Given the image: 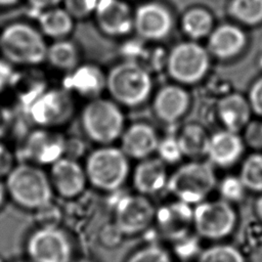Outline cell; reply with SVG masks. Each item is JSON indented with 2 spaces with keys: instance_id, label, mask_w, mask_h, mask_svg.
<instances>
[{
  "instance_id": "1",
  "label": "cell",
  "mask_w": 262,
  "mask_h": 262,
  "mask_svg": "<svg viewBox=\"0 0 262 262\" xmlns=\"http://www.w3.org/2000/svg\"><path fill=\"white\" fill-rule=\"evenodd\" d=\"M152 79L141 64L125 60L114 66L106 74V91L119 105L134 107L150 96Z\"/></svg>"
},
{
  "instance_id": "2",
  "label": "cell",
  "mask_w": 262,
  "mask_h": 262,
  "mask_svg": "<svg viewBox=\"0 0 262 262\" xmlns=\"http://www.w3.org/2000/svg\"><path fill=\"white\" fill-rule=\"evenodd\" d=\"M47 48L44 35L29 23H11L0 33V52L11 63L39 64L46 60Z\"/></svg>"
},
{
  "instance_id": "3",
  "label": "cell",
  "mask_w": 262,
  "mask_h": 262,
  "mask_svg": "<svg viewBox=\"0 0 262 262\" xmlns=\"http://www.w3.org/2000/svg\"><path fill=\"white\" fill-rule=\"evenodd\" d=\"M81 126L85 135L100 145H110L120 139L125 130V115L113 99H89L81 112Z\"/></svg>"
},
{
  "instance_id": "4",
  "label": "cell",
  "mask_w": 262,
  "mask_h": 262,
  "mask_svg": "<svg viewBox=\"0 0 262 262\" xmlns=\"http://www.w3.org/2000/svg\"><path fill=\"white\" fill-rule=\"evenodd\" d=\"M5 187L13 202L25 209L41 210L51 202V181L40 168L31 164H19L12 168Z\"/></svg>"
},
{
  "instance_id": "5",
  "label": "cell",
  "mask_w": 262,
  "mask_h": 262,
  "mask_svg": "<svg viewBox=\"0 0 262 262\" xmlns=\"http://www.w3.org/2000/svg\"><path fill=\"white\" fill-rule=\"evenodd\" d=\"M211 66V55L207 47L196 41L180 42L167 55L166 69L170 78L180 85H193L202 81Z\"/></svg>"
},
{
  "instance_id": "6",
  "label": "cell",
  "mask_w": 262,
  "mask_h": 262,
  "mask_svg": "<svg viewBox=\"0 0 262 262\" xmlns=\"http://www.w3.org/2000/svg\"><path fill=\"white\" fill-rule=\"evenodd\" d=\"M129 172L128 157L120 147L101 145L90 152L86 160L85 173L89 182L102 190L118 189Z\"/></svg>"
},
{
  "instance_id": "7",
  "label": "cell",
  "mask_w": 262,
  "mask_h": 262,
  "mask_svg": "<svg viewBox=\"0 0 262 262\" xmlns=\"http://www.w3.org/2000/svg\"><path fill=\"white\" fill-rule=\"evenodd\" d=\"M216 184V176L210 163L193 161L180 166L167 180V188L179 201L201 203Z\"/></svg>"
},
{
  "instance_id": "8",
  "label": "cell",
  "mask_w": 262,
  "mask_h": 262,
  "mask_svg": "<svg viewBox=\"0 0 262 262\" xmlns=\"http://www.w3.org/2000/svg\"><path fill=\"white\" fill-rule=\"evenodd\" d=\"M75 112L72 93L66 88H53L34 97L29 105L31 120L43 127H57L68 123Z\"/></svg>"
},
{
  "instance_id": "9",
  "label": "cell",
  "mask_w": 262,
  "mask_h": 262,
  "mask_svg": "<svg viewBox=\"0 0 262 262\" xmlns=\"http://www.w3.org/2000/svg\"><path fill=\"white\" fill-rule=\"evenodd\" d=\"M236 221L234 209L225 200L201 202L193 210L192 225L199 235L209 239L227 236Z\"/></svg>"
},
{
  "instance_id": "10",
  "label": "cell",
  "mask_w": 262,
  "mask_h": 262,
  "mask_svg": "<svg viewBox=\"0 0 262 262\" xmlns=\"http://www.w3.org/2000/svg\"><path fill=\"white\" fill-rule=\"evenodd\" d=\"M27 253L33 262H70L72 249L67 235L48 225L36 229L29 236Z\"/></svg>"
},
{
  "instance_id": "11",
  "label": "cell",
  "mask_w": 262,
  "mask_h": 262,
  "mask_svg": "<svg viewBox=\"0 0 262 262\" xmlns=\"http://www.w3.org/2000/svg\"><path fill=\"white\" fill-rule=\"evenodd\" d=\"M174 19L171 11L159 2L140 4L133 12V31L146 41H161L172 32Z\"/></svg>"
},
{
  "instance_id": "12",
  "label": "cell",
  "mask_w": 262,
  "mask_h": 262,
  "mask_svg": "<svg viewBox=\"0 0 262 262\" xmlns=\"http://www.w3.org/2000/svg\"><path fill=\"white\" fill-rule=\"evenodd\" d=\"M155 215L154 206L143 194L127 195L117 204L116 225L123 233H138L150 224Z\"/></svg>"
},
{
  "instance_id": "13",
  "label": "cell",
  "mask_w": 262,
  "mask_h": 262,
  "mask_svg": "<svg viewBox=\"0 0 262 262\" xmlns=\"http://www.w3.org/2000/svg\"><path fill=\"white\" fill-rule=\"evenodd\" d=\"M94 17L99 30L110 37H124L133 31V12L123 0H98Z\"/></svg>"
},
{
  "instance_id": "14",
  "label": "cell",
  "mask_w": 262,
  "mask_h": 262,
  "mask_svg": "<svg viewBox=\"0 0 262 262\" xmlns=\"http://www.w3.org/2000/svg\"><path fill=\"white\" fill-rule=\"evenodd\" d=\"M66 144L60 134L46 129H37L28 135L23 152L26 159L32 162L52 165L62 157Z\"/></svg>"
},
{
  "instance_id": "15",
  "label": "cell",
  "mask_w": 262,
  "mask_h": 262,
  "mask_svg": "<svg viewBox=\"0 0 262 262\" xmlns=\"http://www.w3.org/2000/svg\"><path fill=\"white\" fill-rule=\"evenodd\" d=\"M190 96L180 84L161 87L152 98V111L156 117L167 124L179 121L188 111Z\"/></svg>"
},
{
  "instance_id": "16",
  "label": "cell",
  "mask_w": 262,
  "mask_h": 262,
  "mask_svg": "<svg viewBox=\"0 0 262 262\" xmlns=\"http://www.w3.org/2000/svg\"><path fill=\"white\" fill-rule=\"evenodd\" d=\"M247 42V35L239 26L226 23L213 29L208 37L207 49L211 56L227 60L238 55Z\"/></svg>"
},
{
  "instance_id": "17",
  "label": "cell",
  "mask_w": 262,
  "mask_h": 262,
  "mask_svg": "<svg viewBox=\"0 0 262 262\" xmlns=\"http://www.w3.org/2000/svg\"><path fill=\"white\" fill-rule=\"evenodd\" d=\"M159 136L152 126L147 123H134L123 131L120 137V148L128 158L144 160L157 150Z\"/></svg>"
},
{
  "instance_id": "18",
  "label": "cell",
  "mask_w": 262,
  "mask_h": 262,
  "mask_svg": "<svg viewBox=\"0 0 262 262\" xmlns=\"http://www.w3.org/2000/svg\"><path fill=\"white\" fill-rule=\"evenodd\" d=\"M63 88L88 99L97 98L106 90V74L96 64H79L68 73Z\"/></svg>"
},
{
  "instance_id": "19",
  "label": "cell",
  "mask_w": 262,
  "mask_h": 262,
  "mask_svg": "<svg viewBox=\"0 0 262 262\" xmlns=\"http://www.w3.org/2000/svg\"><path fill=\"white\" fill-rule=\"evenodd\" d=\"M85 170L71 158H60L52 164L51 184L64 198H73L81 193L86 183Z\"/></svg>"
},
{
  "instance_id": "20",
  "label": "cell",
  "mask_w": 262,
  "mask_h": 262,
  "mask_svg": "<svg viewBox=\"0 0 262 262\" xmlns=\"http://www.w3.org/2000/svg\"><path fill=\"white\" fill-rule=\"evenodd\" d=\"M244 145L238 133L223 129L210 135L207 156L216 166L229 167L241 158Z\"/></svg>"
},
{
  "instance_id": "21",
  "label": "cell",
  "mask_w": 262,
  "mask_h": 262,
  "mask_svg": "<svg viewBox=\"0 0 262 262\" xmlns=\"http://www.w3.org/2000/svg\"><path fill=\"white\" fill-rule=\"evenodd\" d=\"M216 113L224 129L238 133L249 124L253 112L248 97L232 92L219 99Z\"/></svg>"
},
{
  "instance_id": "22",
  "label": "cell",
  "mask_w": 262,
  "mask_h": 262,
  "mask_svg": "<svg viewBox=\"0 0 262 262\" xmlns=\"http://www.w3.org/2000/svg\"><path fill=\"white\" fill-rule=\"evenodd\" d=\"M192 217L190 205L182 201L164 206L157 212L159 226L166 236L173 239L183 238L192 224Z\"/></svg>"
},
{
  "instance_id": "23",
  "label": "cell",
  "mask_w": 262,
  "mask_h": 262,
  "mask_svg": "<svg viewBox=\"0 0 262 262\" xmlns=\"http://www.w3.org/2000/svg\"><path fill=\"white\" fill-rule=\"evenodd\" d=\"M165 163L160 159H144L136 166L133 174V184L143 195L155 194L167 185Z\"/></svg>"
},
{
  "instance_id": "24",
  "label": "cell",
  "mask_w": 262,
  "mask_h": 262,
  "mask_svg": "<svg viewBox=\"0 0 262 262\" xmlns=\"http://www.w3.org/2000/svg\"><path fill=\"white\" fill-rule=\"evenodd\" d=\"M38 25L44 36L54 40L66 39L74 29V18L64 8L56 6L40 11Z\"/></svg>"
},
{
  "instance_id": "25",
  "label": "cell",
  "mask_w": 262,
  "mask_h": 262,
  "mask_svg": "<svg viewBox=\"0 0 262 262\" xmlns=\"http://www.w3.org/2000/svg\"><path fill=\"white\" fill-rule=\"evenodd\" d=\"M180 26L184 35L193 41L208 38L215 28L212 13L203 7H192L185 11Z\"/></svg>"
},
{
  "instance_id": "26",
  "label": "cell",
  "mask_w": 262,
  "mask_h": 262,
  "mask_svg": "<svg viewBox=\"0 0 262 262\" xmlns=\"http://www.w3.org/2000/svg\"><path fill=\"white\" fill-rule=\"evenodd\" d=\"M46 60L54 69L70 73L79 66L80 53L75 43L59 39L48 46Z\"/></svg>"
},
{
  "instance_id": "27",
  "label": "cell",
  "mask_w": 262,
  "mask_h": 262,
  "mask_svg": "<svg viewBox=\"0 0 262 262\" xmlns=\"http://www.w3.org/2000/svg\"><path fill=\"white\" fill-rule=\"evenodd\" d=\"M176 137L183 156L199 158L207 155L210 135L201 125L187 124Z\"/></svg>"
},
{
  "instance_id": "28",
  "label": "cell",
  "mask_w": 262,
  "mask_h": 262,
  "mask_svg": "<svg viewBox=\"0 0 262 262\" xmlns=\"http://www.w3.org/2000/svg\"><path fill=\"white\" fill-rule=\"evenodd\" d=\"M227 12L241 25L258 26L262 23V0H230Z\"/></svg>"
},
{
  "instance_id": "29",
  "label": "cell",
  "mask_w": 262,
  "mask_h": 262,
  "mask_svg": "<svg viewBox=\"0 0 262 262\" xmlns=\"http://www.w3.org/2000/svg\"><path fill=\"white\" fill-rule=\"evenodd\" d=\"M238 177L246 188L262 192V152L252 154L244 161Z\"/></svg>"
},
{
  "instance_id": "30",
  "label": "cell",
  "mask_w": 262,
  "mask_h": 262,
  "mask_svg": "<svg viewBox=\"0 0 262 262\" xmlns=\"http://www.w3.org/2000/svg\"><path fill=\"white\" fill-rule=\"evenodd\" d=\"M199 262H245L242 253L229 245H216L204 250Z\"/></svg>"
},
{
  "instance_id": "31",
  "label": "cell",
  "mask_w": 262,
  "mask_h": 262,
  "mask_svg": "<svg viewBox=\"0 0 262 262\" xmlns=\"http://www.w3.org/2000/svg\"><path fill=\"white\" fill-rule=\"evenodd\" d=\"M156 151L159 154V158L165 164L177 163L183 157L176 136H166L160 139Z\"/></svg>"
},
{
  "instance_id": "32",
  "label": "cell",
  "mask_w": 262,
  "mask_h": 262,
  "mask_svg": "<svg viewBox=\"0 0 262 262\" xmlns=\"http://www.w3.org/2000/svg\"><path fill=\"white\" fill-rule=\"evenodd\" d=\"M62 3L74 19H82L94 13L98 0H62Z\"/></svg>"
},
{
  "instance_id": "33",
  "label": "cell",
  "mask_w": 262,
  "mask_h": 262,
  "mask_svg": "<svg viewBox=\"0 0 262 262\" xmlns=\"http://www.w3.org/2000/svg\"><path fill=\"white\" fill-rule=\"evenodd\" d=\"M127 262H172V260L164 249L148 246L134 253Z\"/></svg>"
},
{
  "instance_id": "34",
  "label": "cell",
  "mask_w": 262,
  "mask_h": 262,
  "mask_svg": "<svg viewBox=\"0 0 262 262\" xmlns=\"http://www.w3.org/2000/svg\"><path fill=\"white\" fill-rule=\"evenodd\" d=\"M219 189L223 200L227 202H234L243 198L246 187L239 177L227 176L222 180Z\"/></svg>"
},
{
  "instance_id": "35",
  "label": "cell",
  "mask_w": 262,
  "mask_h": 262,
  "mask_svg": "<svg viewBox=\"0 0 262 262\" xmlns=\"http://www.w3.org/2000/svg\"><path fill=\"white\" fill-rule=\"evenodd\" d=\"M244 142L254 148H262V119L250 121L244 129Z\"/></svg>"
},
{
  "instance_id": "36",
  "label": "cell",
  "mask_w": 262,
  "mask_h": 262,
  "mask_svg": "<svg viewBox=\"0 0 262 262\" xmlns=\"http://www.w3.org/2000/svg\"><path fill=\"white\" fill-rule=\"evenodd\" d=\"M248 100L252 112L262 119V77L257 79L251 86Z\"/></svg>"
},
{
  "instance_id": "37",
  "label": "cell",
  "mask_w": 262,
  "mask_h": 262,
  "mask_svg": "<svg viewBox=\"0 0 262 262\" xmlns=\"http://www.w3.org/2000/svg\"><path fill=\"white\" fill-rule=\"evenodd\" d=\"M26 1L32 9L39 12L52 7H56L58 4L62 3V0H26Z\"/></svg>"
},
{
  "instance_id": "38",
  "label": "cell",
  "mask_w": 262,
  "mask_h": 262,
  "mask_svg": "<svg viewBox=\"0 0 262 262\" xmlns=\"http://www.w3.org/2000/svg\"><path fill=\"white\" fill-rule=\"evenodd\" d=\"M11 169V155L3 145L0 144V175L9 173Z\"/></svg>"
},
{
  "instance_id": "39",
  "label": "cell",
  "mask_w": 262,
  "mask_h": 262,
  "mask_svg": "<svg viewBox=\"0 0 262 262\" xmlns=\"http://www.w3.org/2000/svg\"><path fill=\"white\" fill-rule=\"evenodd\" d=\"M9 113L0 104V137L5 133L9 124Z\"/></svg>"
},
{
  "instance_id": "40",
  "label": "cell",
  "mask_w": 262,
  "mask_h": 262,
  "mask_svg": "<svg viewBox=\"0 0 262 262\" xmlns=\"http://www.w3.org/2000/svg\"><path fill=\"white\" fill-rule=\"evenodd\" d=\"M193 246H194V244L192 242H185L184 245H181V246L178 247V253L181 256L190 255L194 251Z\"/></svg>"
},
{
  "instance_id": "41",
  "label": "cell",
  "mask_w": 262,
  "mask_h": 262,
  "mask_svg": "<svg viewBox=\"0 0 262 262\" xmlns=\"http://www.w3.org/2000/svg\"><path fill=\"white\" fill-rule=\"evenodd\" d=\"M8 76H9L8 68L5 64L0 63V90L4 87Z\"/></svg>"
},
{
  "instance_id": "42",
  "label": "cell",
  "mask_w": 262,
  "mask_h": 262,
  "mask_svg": "<svg viewBox=\"0 0 262 262\" xmlns=\"http://www.w3.org/2000/svg\"><path fill=\"white\" fill-rule=\"evenodd\" d=\"M6 192H7V190H6L5 185L0 181V208L2 207V205H3V203H4Z\"/></svg>"
},
{
  "instance_id": "43",
  "label": "cell",
  "mask_w": 262,
  "mask_h": 262,
  "mask_svg": "<svg viewBox=\"0 0 262 262\" xmlns=\"http://www.w3.org/2000/svg\"><path fill=\"white\" fill-rule=\"evenodd\" d=\"M256 212L260 219H262V194L256 201Z\"/></svg>"
},
{
  "instance_id": "44",
  "label": "cell",
  "mask_w": 262,
  "mask_h": 262,
  "mask_svg": "<svg viewBox=\"0 0 262 262\" xmlns=\"http://www.w3.org/2000/svg\"><path fill=\"white\" fill-rule=\"evenodd\" d=\"M19 0H0V7H6V6H12L16 4Z\"/></svg>"
},
{
  "instance_id": "45",
  "label": "cell",
  "mask_w": 262,
  "mask_h": 262,
  "mask_svg": "<svg viewBox=\"0 0 262 262\" xmlns=\"http://www.w3.org/2000/svg\"><path fill=\"white\" fill-rule=\"evenodd\" d=\"M0 262H4V261L2 260V258H0Z\"/></svg>"
},
{
  "instance_id": "46",
  "label": "cell",
  "mask_w": 262,
  "mask_h": 262,
  "mask_svg": "<svg viewBox=\"0 0 262 262\" xmlns=\"http://www.w3.org/2000/svg\"><path fill=\"white\" fill-rule=\"evenodd\" d=\"M81 262H88V261H81Z\"/></svg>"
}]
</instances>
